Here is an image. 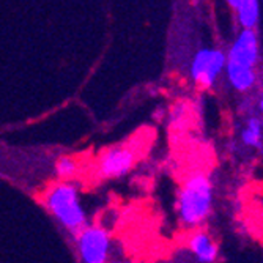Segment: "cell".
Returning <instances> with one entry per match:
<instances>
[{
    "mask_svg": "<svg viewBox=\"0 0 263 263\" xmlns=\"http://www.w3.org/2000/svg\"><path fill=\"white\" fill-rule=\"evenodd\" d=\"M44 205L63 229L71 233H79L87 226V216L81 203L78 187L62 180L55 183L44 196Z\"/></svg>",
    "mask_w": 263,
    "mask_h": 263,
    "instance_id": "obj_1",
    "label": "cell"
},
{
    "mask_svg": "<svg viewBox=\"0 0 263 263\" xmlns=\"http://www.w3.org/2000/svg\"><path fill=\"white\" fill-rule=\"evenodd\" d=\"M226 54L219 49L203 47L197 51L191 65V76L202 87H211L226 69Z\"/></svg>",
    "mask_w": 263,
    "mask_h": 263,
    "instance_id": "obj_4",
    "label": "cell"
},
{
    "mask_svg": "<svg viewBox=\"0 0 263 263\" xmlns=\"http://www.w3.org/2000/svg\"><path fill=\"white\" fill-rule=\"evenodd\" d=\"M238 22L243 29H254L260 19V2L258 0H240L236 5Z\"/></svg>",
    "mask_w": 263,
    "mask_h": 263,
    "instance_id": "obj_9",
    "label": "cell"
},
{
    "mask_svg": "<svg viewBox=\"0 0 263 263\" xmlns=\"http://www.w3.org/2000/svg\"><path fill=\"white\" fill-rule=\"evenodd\" d=\"M78 254L84 263H104L110 254V236L104 227L85 226L78 233Z\"/></svg>",
    "mask_w": 263,
    "mask_h": 263,
    "instance_id": "obj_3",
    "label": "cell"
},
{
    "mask_svg": "<svg viewBox=\"0 0 263 263\" xmlns=\"http://www.w3.org/2000/svg\"><path fill=\"white\" fill-rule=\"evenodd\" d=\"M258 38L254 29H243L233 41L227 57V63L254 68L258 62Z\"/></svg>",
    "mask_w": 263,
    "mask_h": 263,
    "instance_id": "obj_6",
    "label": "cell"
},
{
    "mask_svg": "<svg viewBox=\"0 0 263 263\" xmlns=\"http://www.w3.org/2000/svg\"><path fill=\"white\" fill-rule=\"evenodd\" d=\"M189 252L194 255L197 261L211 263L218 258V246L211 240V236L205 232H196L187 241Z\"/></svg>",
    "mask_w": 263,
    "mask_h": 263,
    "instance_id": "obj_7",
    "label": "cell"
},
{
    "mask_svg": "<svg viewBox=\"0 0 263 263\" xmlns=\"http://www.w3.org/2000/svg\"><path fill=\"white\" fill-rule=\"evenodd\" d=\"M227 4H229L232 8H236V5L240 4V0H227Z\"/></svg>",
    "mask_w": 263,
    "mask_h": 263,
    "instance_id": "obj_12",
    "label": "cell"
},
{
    "mask_svg": "<svg viewBox=\"0 0 263 263\" xmlns=\"http://www.w3.org/2000/svg\"><path fill=\"white\" fill-rule=\"evenodd\" d=\"M243 145L257 148L261 145V122L258 117H251L246 122V126L241 133Z\"/></svg>",
    "mask_w": 263,
    "mask_h": 263,
    "instance_id": "obj_10",
    "label": "cell"
},
{
    "mask_svg": "<svg viewBox=\"0 0 263 263\" xmlns=\"http://www.w3.org/2000/svg\"><path fill=\"white\" fill-rule=\"evenodd\" d=\"M136 162V152L129 147H114L101 156L97 172L101 178H122L131 172Z\"/></svg>",
    "mask_w": 263,
    "mask_h": 263,
    "instance_id": "obj_5",
    "label": "cell"
},
{
    "mask_svg": "<svg viewBox=\"0 0 263 263\" xmlns=\"http://www.w3.org/2000/svg\"><path fill=\"white\" fill-rule=\"evenodd\" d=\"M79 171V164L73 156H63L55 164V172L62 180H71Z\"/></svg>",
    "mask_w": 263,
    "mask_h": 263,
    "instance_id": "obj_11",
    "label": "cell"
},
{
    "mask_svg": "<svg viewBox=\"0 0 263 263\" xmlns=\"http://www.w3.org/2000/svg\"><path fill=\"white\" fill-rule=\"evenodd\" d=\"M227 78L232 84V87L238 91H248L255 84V71L254 68H245L226 62Z\"/></svg>",
    "mask_w": 263,
    "mask_h": 263,
    "instance_id": "obj_8",
    "label": "cell"
},
{
    "mask_svg": "<svg viewBox=\"0 0 263 263\" xmlns=\"http://www.w3.org/2000/svg\"><path fill=\"white\" fill-rule=\"evenodd\" d=\"M213 205V186L206 175H191L178 194V216L183 226L197 227L206 221Z\"/></svg>",
    "mask_w": 263,
    "mask_h": 263,
    "instance_id": "obj_2",
    "label": "cell"
}]
</instances>
